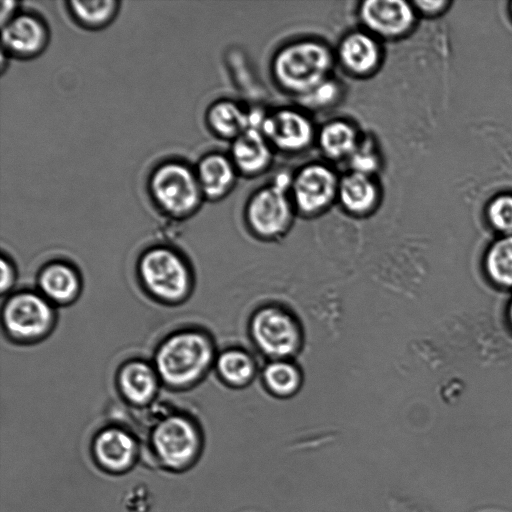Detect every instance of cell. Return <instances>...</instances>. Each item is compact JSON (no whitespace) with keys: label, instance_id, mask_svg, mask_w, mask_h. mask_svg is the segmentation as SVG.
<instances>
[{"label":"cell","instance_id":"2","mask_svg":"<svg viewBox=\"0 0 512 512\" xmlns=\"http://www.w3.org/2000/svg\"><path fill=\"white\" fill-rule=\"evenodd\" d=\"M136 277L147 296L167 306L184 303L194 288L189 261L176 248L165 244L142 251L136 263Z\"/></svg>","mask_w":512,"mask_h":512},{"label":"cell","instance_id":"23","mask_svg":"<svg viewBox=\"0 0 512 512\" xmlns=\"http://www.w3.org/2000/svg\"><path fill=\"white\" fill-rule=\"evenodd\" d=\"M261 380L267 392L276 398L286 399L299 392L303 374L293 359L268 360L261 372Z\"/></svg>","mask_w":512,"mask_h":512},{"label":"cell","instance_id":"16","mask_svg":"<svg viewBox=\"0 0 512 512\" xmlns=\"http://www.w3.org/2000/svg\"><path fill=\"white\" fill-rule=\"evenodd\" d=\"M230 158L238 173L255 176L272 163L273 147L259 126H251L232 141Z\"/></svg>","mask_w":512,"mask_h":512},{"label":"cell","instance_id":"31","mask_svg":"<svg viewBox=\"0 0 512 512\" xmlns=\"http://www.w3.org/2000/svg\"><path fill=\"white\" fill-rule=\"evenodd\" d=\"M1 6V24L4 25L17 14V3L13 1H1Z\"/></svg>","mask_w":512,"mask_h":512},{"label":"cell","instance_id":"6","mask_svg":"<svg viewBox=\"0 0 512 512\" xmlns=\"http://www.w3.org/2000/svg\"><path fill=\"white\" fill-rule=\"evenodd\" d=\"M291 181L289 175L279 174L248 200L245 220L257 238L278 240L290 230L297 213L290 195Z\"/></svg>","mask_w":512,"mask_h":512},{"label":"cell","instance_id":"32","mask_svg":"<svg viewBox=\"0 0 512 512\" xmlns=\"http://www.w3.org/2000/svg\"><path fill=\"white\" fill-rule=\"evenodd\" d=\"M507 316H508L509 323L512 326V299H511V301L509 303V306H508Z\"/></svg>","mask_w":512,"mask_h":512},{"label":"cell","instance_id":"18","mask_svg":"<svg viewBox=\"0 0 512 512\" xmlns=\"http://www.w3.org/2000/svg\"><path fill=\"white\" fill-rule=\"evenodd\" d=\"M204 198L220 200L233 189L238 171L231 158L221 153H209L195 169Z\"/></svg>","mask_w":512,"mask_h":512},{"label":"cell","instance_id":"8","mask_svg":"<svg viewBox=\"0 0 512 512\" xmlns=\"http://www.w3.org/2000/svg\"><path fill=\"white\" fill-rule=\"evenodd\" d=\"M340 178L324 163L303 166L292 177L290 195L296 212L306 216H317L326 211L337 200Z\"/></svg>","mask_w":512,"mask_h":512},{"label":"cell","instance_id":"9","mask_svg":"<svg viewBox=\"0 0 512 512\" xmlns=\"http://www.w3.org/2000/svg\"><path fill=\"white\" fill-rule=\"evenodd\" d=\"M152 443L165 465L178 468L187 465L195 457L200 437L190 418L175 414L165 417L155 426Z\"/></svg>","mask_w":512,"mask_h":512},{"label":"cell","instance_id":"25","mask_svg":"<svg viewBox=\"0 0 512 512\" xmlns=\"http://www.w3.org/2000/svg\"><path fill=\"white\" fill-rule=\"evenodd\" d=\"M484 267L499 287L512 288V234L502 235L487 249Z\"/></svg>","mask_w":512,"mask_h":512},{"label":"cell","instance_id":"24","mask_svg":"<svg viewBox=\"0 0 512 512\" xmlns=\"http://www.w3.org/2000/svg\"><path fill=\"white\" fill-rule=\"evenodd\" d=\"M67 4L74 21L90 30L101 29L110 24L116 17L120 5L116 0H71Z\"/></svg>","mask_w":512,"mask_h":512},{"label":"cell","instance_id":"26","mask_svg":"<svg viewBox=\"0 0 512 512\" xmlns=\"http://www.w3.org/2000/svg\"><path fill=\"white\" fill-rule=\"evenodd\" d=\"M348 161L351 171L374 176V173L380 167V158L373 139L368 136H361L356 150Z\"/></svg>","mask_w":512,"mask_h":512},{"label":"cell","instance_id":"4","mask_svg":"<svg viewBox=\"0 0 512 512\" xmlns=\"http://www.w3.org/2000/svg\"><path fill=\"white\" fill-rule=\"evenodd\" d=\"M37 290L13 291L1 309V324L6 338L18 345L36 344L55 329L57 311Z\"/></svg>","mask_w":512,"mask_h":512},{"label":"cell","instance_id":"5","mask_svg":"<svg viewBox=\"0 0 512 512\" xmlns=\"http://www.w3.org/2000/svg\"><path fill=\"white\" fill-rule=\"evenodd\" d=\"M148 191L155 206L176 220L195 214L204 199L196 171L179 160L159 164L149 177Z\"/></svg>","mask_w":512,"mask_h":512},{"label":"cell","instance_id":"7","mask_svg":"<svg viewBox=\"0 0 512 512\" xmlns=\"http://www.w3.org/2000/svg\"><path fill=\"white\" fill-rule=\"evenodd\" d=\"M248 330L254 346L268 360L293 359L303 346L300 321L280 305L258 308L249 320Z\"/></svg>","mask_w":512,"mask_h":512},{"label":"cell","instance_id":"11","mask_svg":"<svg viewBox=\"0 0 512 512\" xmlns=\"http://www.w3.org/2000/svg\"><path fill=\"white\" fill-rule=\"evenodd\" d=\"M359 18L374 36L393 39L412 29L416 10L412 3L402 0H366L360 4Z\"/></svg>","mask_w":512,"mask_h":512},{"label":"cell","instance_id":"1","mask_svg":"<svg viewBox=\"0 0 512 512\" xmlns=\"http://www.w3.org/2000/svg\"><path fill=\"white\" fill-rule=\"evenodd\" d=\"M217 354L214 339L206 330L186 327L165 336L156 346L151 362L162 386L186 391L205 379L214 368Z\"/></svg>","mask_w":512,"mask_h":512},{"label":"cell","instance_id":"13","mask_svg":"<svg viewBox=\"0 0 512 512\" xmlns=\"http://www.w3.org/2000/svg\"><path fill=\"white\" fill-rule=\"evenodd\" d=\"M115 385L128 404L143 407L156 398L162 383L152 362L133 358L118 368Z\"/></svg>","mask_w":512,"mask_h":512},{"label":"cell","instance_id":"10","mask_svg":"<svg viewBox=\"0 0 512 512\" xmlns=\"http://www.w3.org/2000/svg\"><path fill=\"white\" fill-rule=\"evenodd\" d=\"M260 129L273 148L286 153L305 150L315 138L310 118L293 108H282L263 116Z\"/></svg>","mask_w":512,"mask_h":512},{"label":"cell","instance_id":"17","mask_svg":"<svg viewBox=\"0 0 512 512\" xmlns=\"http://www.w3.org/2000/svg\"><path fill=\"white\" fill-rule=\"evenodd\" d=\"M380 200V191L372 175L350 171L340 178L337 201L352 216L372 213Z\"/></svg>","mask_w":512,"mask_h":512},{"label":"cell","instance_id":"20","mask_svg":"<svg viewBox=\"0 0 512 512\" xmlns=\"http://www.w3.org/2000/svg\"><path fill=\"white\" fill-rule=\"evenodd\" d=\"M263 117L254 116L232 100H219L208 109L206 120L218 137L232 141L251 126H260Z\"/></svg>","mask_w":512,"mask_h":512},{"label":"cell","instance_id":"22","mask_svg":"<svg viewBox=\"0 0 512 512\" xmlns=\"http://www.w3.org/2000/svg\"><path fill=\"white\" fill-rule=\"evenodd\" d=\"M361 135L347 120L335 119L322 126L318 143L324 155L331 160L349 159L356 150Z\"/></svg>","mask_w":512,"mask_h":512},{"label":"cell","instance_id":"12","mask_svg":"<svg viewBox=\"0 0 512 512\" xmlns=\"http://www.w3.org/2000/svg\"><path fill=\"white\" fill-rule=\"evenodd\" d=\"M49 31L46 23L37 15L17 13L2 25V47L10 56L30 59L46 48Z\"/></svg>","mask_w":512,"mask_h":512},{"label":"cell","instance_id":"27","mask_svg":"<svg viewBox=\"0 0 512 512\" xmlns=\"http://www.w3.org/2000/svg\"><path fill=\"white\" fill-rule=\"evenodd\" d=\"M490 225L502 235L512 234V195L502 194L490 201L487 208Z\"/></svg>","mask_w":512,"mask_h":512},{"label":"cell","instance_id":"21","mask_svg":"<svg viewBox=\"0 0 512 512\" xmlns=\"http://www.w3.org/2000/svg\"><path fill=\"white\" fill-rule=\"evenodd\" d=\"M214 369L224 385L241 389L253 382L257 374V363L249 351L230 347L218 352Z\"/></svg>","mask_w":512,"mask_h":512},{"label":"cell","instance_id":"28","mask_svg":"<svg viewBox=\"0 0 512 512\" xmlns=\"http://www.w3.org/2000/svg\"><path fill=\"white\" fill-rule=\"evenodd\" d=\"M340 94V88L331 78L324 81L310 93L303 96L305 102L311 106H327L331 104Z\"/></svg>","mask_w":512,"mask_h":512},{"label":"cell","instance_id":"30","mask_svg":"<svg viewBox=\"0 0 512 512\" xmlns=\"http://www.w3.org/2000/svg\"><path fill=\"white\" fill-rule=\"evenodd\" d=\"M415 10L425 15H436L441 12L448 2L446 1H415L412 3Z\"/></svg>","mask_w":512,"mask_h":512},{"label":"cell","instance_id":"14","mask_svg":"<svg viewBox=\"0 0 512 512\" xmlns=\"http://www.w3.org/2000/svg\"><path fill=\"white\" fill-rule=\"evenodd\" d=\"M37 291L55 307L68 306L80 297L83 281L78 269L58 259L44 264L36 277Z\"/></svg>","mask_w":512,"mask_h":512},{"label":"cell","instance_id":"3","mask_svg":"<svg viewBox=\"0 0 512 512\" xmlns=\"http://www.w3.org/2000/svg\"><path fill=\"white\" fill-rule=\"evenodd\" d=\"M334 55L318 40L304 39L278 50L272 74L279 86L297 96H305L330 78Z\"/></svg>","mask_w":512,"mask_h":512},{"label":"cell","instance_id":"19","mask_svg":"<svg viewBox=\"0 0 512 512\" xmlns=\"http://www.w3.org/2000/svg\"><path fill=\"white\" fill-rule=\"evenodd\" d=\"M94 452L97 460L105 468L121 471L131 465L136 453L133 437L118 427L102 430L94 442Z\"/></svg>","mask_w":512,"mask_h":512},{"label":"cell","instance_id":"29","mask_svg":"<svg viewBox=\"0 0 512 512\" xmlns=\"http://www.w3.org/2000/svg\"><path fill=\"white\" fill-rule=\"evenodd\" d=\"M17 281V268L11 257L4 252L1 255V284L0 290L2 297H6L13 292Z\"/></svg>","mask_w":512,"mask_h":512},{"label":"cell","instance_id":"15","mask_svg":"<svg viewBox=\"0 0 512 512\" xmlns=\"http://www.w3.org/2000/svg\"><path fill=\"white\" fill-rule=\"evenodd\" d=\"M337 58L347 72L366 77L379 68L382 50L377 38L367 30L352 31L340 41Z\"/></svg>","mask_w":512,"mask_h":512}]
</instances>
